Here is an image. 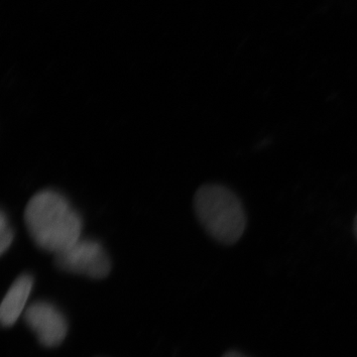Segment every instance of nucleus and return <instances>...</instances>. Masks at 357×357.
<instances>
[{"label":"nucleus","mask_w":357,"mask_h":357,"mask_svg":"<svg viewBox=\"0 0 357 357\" xmlns=\"http://www.w3.org/2000/svg\"><path fill=\"white\" fill-rule=\"evenodd\" d=\"M24 321L45 347H57L67 337L68 321L65 314L48 301L32 303L25 310Z\"/></svg>","instance_id":"20e7f679"},{"label":"nucleus","mask_w":357,"mask_h":357,"mask_svg":"<svg viewBox=\"0 0 357 357\" xmlns=\"http://www.w3.org/2000/svg\"><path fill=\"white\" fill-rule=\"evenodd\" d=\"M56 267L70 274L91 279H105L112 271V261L105 248L96 239L81 238L74 245L55 255Z\"/></svg>","instance_id":"7ed1b4c3"},{"label":"nucleus","mask_w":357,"mask_h":357,"mask_svg":"<svg viewBox=\"0 0 357 357\" xmlns=\"http://www.w3.org/2000/svg\"><path fill=\"white\" fill-rule=\"evenodd\" d=\"M222 357H248L244 356L241 352L236 351H227V354H223Z\"/></svg>","instance_id":"0eeeda50"},{"label":"nucleus","mask_w":357,"mask_h":357,"mask_svg":"<svg viewBox=\"0 0 357 357\" xmlns=\"http://www.w3.org/2000/svg\"><path fill=\"white\" fill-rule=\"evenodd\" d=\"M34 285L32 275H20L13 282L0 306V321L4 328H10L24 312Z\"/></svg>","instance_id":"39448f33"},{"label":"nucleus","mask_w":357,"mask_h":357,"mask_svg":"<svg viewBox=\"0 0 357 357\" xmlns=\"http://www.w3.org/2000/svg\"><path fill=\"white\" fill-rule=\"evenodd\" d=\"M14 241V231L9 223L6 213L1 211L0 215V252L1 255L8 250Z\"/></svg>","instance_id":"423d86ee"},{"label":"nucleus","mask_w":357,"mask_h":357,"mask_svg":"<svg viewBox=\"0 0 357 357\" xmlns=\"http://www.w3.org/2000/svg\"><path fill=\"white\" fill-rule=\"evenodd\" d=\"M354 234L357 241V215H356V218H354Z\"/></svg>","instance_id":"6e6552de"},{"label":"nucleus","mask_w":357,"mask_h":357,"mask_svg":"<svg viewBox=\"0 0 357 357\" xmlns=\"http://www.w3.org/2000/svg\"><path fill=\"white\" fill-rule=\"evenodd\" d=\"M194 208L206 234L223 245L238 243L248 227L243 202L225 185H202L195 195Z\"/></svg>","instance_id":"f03ea898"},{"label":"nucleus","mask_w":357,"mask_h":357,"mask_svg":"<svg viewBox=\"0 0 357 357\" xmlns=\"http://www.w3.org/2000/svg\"><path fill=\"white\" fill-rule=\"evenodd\" d=\"M24 220L34 243L54 255L82 238L83 218L64 195L54 190H43L30 199Z\"/></svg>","instance_id":"f257e3e1"}]
</instances>
